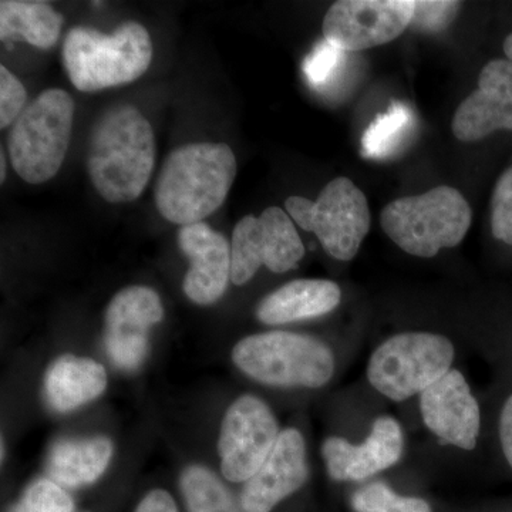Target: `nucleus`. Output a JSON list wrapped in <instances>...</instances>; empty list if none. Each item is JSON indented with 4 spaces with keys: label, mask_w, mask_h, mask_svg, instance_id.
I'll return each instance as SVG.
<instances>
[{
    "label": "nucleus",
    "mask_w": 512,
    "mask_h": 512,
    "mask_svg": "<svg viewBox=\"0 0 512 512\" xmlns=\"http://www.w3.org/2000/svg\"><path fill=\"white\" fill-rule=\"evenodd\" d=\"M309 476L306 446L296 429L282 430L265 463L242 488L244 512H271L301 490Z\"/></svg>",
    "instance_id": "dca6fc26"
},
{
    "label": "nucleus",
    "mask_w": 512,
    "mask_h": 512,
    "mask_svg": "<svg viewBox=\"0 0 512 512\" xmlns=\"http://www.w3.org/2000/svg\"><path fill=\"white\" fill-rule=\"evenodd\" d=\"M285 208L293 222L313 232L323 249L343 262L355 258L372 224L366 195L346 177L330 181L316 201L289 197Z\"/></svg>",
    "instance_id": "6e6552de"
},
{
    "label": "nucleus",
    "mask_w": 512,
    "mask_h": 512,
    "mask_svg": "<svg viewBox=\"0 0 512 512\" xmlns=\"http://www.w3.org/2000/svg\"><path fill=\"white\" fill-rule=\"evenodd\" d=\"M28 93L6 66H0V127L13 126L20 114L26 109Z\"/></svg>",
    "instance_id": "c85d7f7f"
},
{
    "label": "nucleus",
    "mask_w": 512,
    "mask_h": 512,
    "mask_svg": "<svg viewBox=\"0 0 512 512\" xmlns=\"http://www.w3.org/2000/svg\"><path fill=\"white\" fill-rule=\"evenodd\" d=\"M413 0H340L323 18V37L345 52L386 45L409 28Z\"/></svg>",
    "instance_id": "9b49d317"
},
{
    "label": "nucleus",
    "mask_w": 512,
    "mask_h": 512,
    "mask_svg": "<svg viewBox=\"0 0 512 512\" xmlns=\"http://www.w3.org/2000/svg\"><path fill=\"white\" fill-rule=\"evenodd\" d=\"M493 235L512 247V168L505 171L494 188L491 200Z\"/></svg>",
    "instance_id": "cd10ccee"
},
{
    "label": "nucleus",
    "mask_w": 512,
    "mask_h": 512,
    "mask_svg": "<svg viewBox=\"0 0 512 512\" xmlns=\"http://www.w3.org/2000/svg\"><path fill=\"white\" fill-rule=\"evenodd\" d=\"M153 60L150 33L126 22L113 35L77 26L63 43V64L70 82L83 93L123 86L143 76Z\"/></svg>",
    "instance_id": "7ed1b4c3"
},
{
    "label": "nucleus",
    "mask_w": 512,
    "mask_h": 512,
    "mask_svg": "<svg viewBox=\"0 0 512 512\" xmlns=\"http://www.w3.org/2000/svg\"><path fill=\"white\" fill-rule=\"evenodd\" d=\"M348 66V52L328 40L318 43L303 63L306 79L319 92L333 90L343 79Z\"/></svg>",
    "instance_id": "b1692460"
},
{
    "label": "nucleus",
    "mask_w": 512,
    "mask_h": 512,
    "mask_svg": "<svg viewBox=\"0 0 512 512\" xmlns=\"http://www.w3.org/2000/svg\"><path fill=\"white\" fill-rule=\"evenodd\" d=\"M178 245L190 261L184 292L190 301L207 306L220 301L231 281V245L204 222L178 231Z\"/></svg>",
    "instance_id": "f3484780"
},
{
    "label": "nucleus",
    "mask_w": 512,
    "mask_h": 512,
    "mask_svg": "<svg viewBox=\"0 0 512 512\" xmlns=\"http://www.w3.org/2000/svg\"><path fill=\"white\" fill-rule=\"evenodd\" d=\"M463 143L483 140L498 130L512 131V63L491 60L478 77L476 92L458 106L451 124Z\"/></svg>",
    "instance_id": "2eb2a0df"
},
{
    "label": "nucleus",
    "mask_w": 512,
    "mask_h": 512,
    "mask_svg": "<svg viewBox=\"0 0 512 512\" xmlns=\"http://www.w3.org/2000/svg\"><path fill=\"white\" fill-rule=\"evenodd\" d=\"M164 318L163 303L148 286H128L114 295L106 311L104 343L111 362L136 370L148 353V335Z\"/></svg>",
    "instance_id": "f8f14e48"
},
{
    "label": "nucleus",
    "mask_w": 512,
    "mask_h": 512,
    "mask_svg": "<svg viewBox=\"0 0 512 512\" xmlns=\"http://www.w3.org/2000/svg\"><path fill=\"white\" fill-rule=\"evenodd\" d=\"M113 451L107 437L59 441L50 451L47 473L50 480L67 488L93 484L109 467Z\"/></svg>",
    "instance_id": "aec40b11"
},
{
    "label": "nucleus",
    "mask_w": 512,
    "mask_h": 512,
    "mask_svg": "<svg viewBox=\"0 0 512 512\" xmlns=\"http://www.w3.org/2000/svg\"><path fill=\"white\" fill-rule=\"evenodd\" d=\"M64 19L53 6L39 0L0 2V39H23L29 45L49 49L62 32Z\"/></svg>",
    "instance_id": "412c9836"
},
{
    "label": "nucleus",
    "mask_w": 512,
    "mask_h": 512,
    "mask_svg": "<svg viewBox=\"0 0 512 512\" xmlns=\"http://www.w3.org/2000/svg\"><path fill=\"white\" fill-rule=\"evenodd\" d=\"M156 137L133 106H116L96 121L87 151L90 180L107 202L136 201L153 175Z\"/></svg>",
    "instance_id": "f257e3e1"
},
{
    "label": "nucleus",
    "mask_w": 512,
    "mask_h": 512,
    "mask_svg": "<svg viewBox=\"0 0 512 512\" xmlns=\"http://www.w3.org/2000/svg\"><path fill=\"white\" fill-rule=\"evenodd\" d=\"M504 52L505 55H507L508 60H510V62L512 63V33L510 36L507 37V39H505Z\"/></svg>",
    "instance_id": "473e14b6"
},
{
    "label": "nucleus",
    "mask_w": 512,
    "mask_h": 512,
    "mask_svg": "<svg viewBox=\"0 0 512 512\" xmlns=\"http://www.w3.org/2000/svg\"><path fill=\"white\" fill-rule=\"evenodd\" d=\"M342 291L328 279H296L266 295L258 308L256 318L265 325H286L319 318L338 308Z\"/></svg>",
    "instance_id": "a211bd4d"
},
{
    "label": "nucleus",
    "mask_w": 512,
    "mask_h": 512,
    "mask_svg": "<svg viewBox=\"0 0 512 512\" xmlns=\"http://www.w3.org/2000/svg\"><path fill=\"white\" fill-rule=\"evenodd\" d=\"M473 212L456 188L441 187L399 198L380 215L383 231L404 252L433 258L441 249L457 247L466 238Z\"/></svg>",
    "instance_id": "39448f33"
},
{
    "label": "nucleus",
    "mask_w": 512,
    "mask_h": 512,
    "mask_svg": "<svg viewBox=\"0 0 512 512\" xmlns=\"http://www.w3.org/2000/svg\"><path fill=\"white\" fill-rule=\"evenodd\" d=\"M134 512H178V510L170 493L164 490H153L140 501Z\"/></svg>",
    "instance_id": "c756f323"
},
{
    "label": "nucleus",
    "mask_w": 512,
    "mask_h": 512,
    "mask_svg": "<svg viewBox=\"0 0 512 512\" xmlns=\"http://www.w3.org/2000/svg\"><path fill=\"white\" fill-rule=\"evenodd\" d=\"M404 451V434L399 421L382 416L375 420L367 439L360 444L343 437H329L322 457L329 476L336 481H363L396 466Z\"/></svg>",
    "instance_id": "4468645a"
},
{
    "label": "nucleus",
    "mask_w": 512,
    "mask_h": 512,
    "mask_svg": "<svg viewBox=\"0 0 512 512\" xmlns=\"http://www.w3.org/2000/svg\"><path fill=\"white\" fill-rule=\"evenodd\" d=\"M278 421L271 407L252 394L238 397L221 423L218 454L221 473L231 483H247L278 441Z\"/></svg>",
    "instance_id": "9d476101"
},
{
    "label": "nucleus",
    "mask_w": 512,
    "mask_h": 512,
    "mask_svg": "<svg viewBox=\"0 0 512 512\" xmlns=\"http://www.w3.org/2000/svg\"><path fill=\"white\" fill-rule=\"evenodd\" d=\"M237 158L224 143L185 144L167 157L157 178V210L173 224H198L227 200Z\"/></svg>",
    "instance_id": "f03ea898"
},
{
    "label": "nucleus",
    "mask_w": 512,
    "mask_h": 512,
    "mask_svg": "<svg viewBox=\"0 0 512 512\" xmlns=\"http://www.w3.org/2000/svg\"><path fill=\"white\" fill-rule=\"evenodd\" d=\"M416 130L413 111L394 103L386 113L370 123L362 137V153L367 158H389L406 147Z\"/></svg>",
    "instance_id": "4be33fe9"
},
{
    "label": "nucleus",
    "mask_w": 512,
    "mask_h": 512,
    "mask_svg": "<svg viewBox=\"0 0 512 512\" xmlns=\"http://www.w3.org/2000/svg\"><path fill=\"white\" fill-rule=\"evenodd\" d=\"M305 256L298 231L288 212L266 208L259 217L247 215L235 225L231 244V281L248 284L261 266L285 274Z\"/></svg>",
    "instance_id": "1a4fd4ad"
},
{
    "label": "nucleus",
    "mask_w": 512,
    "mask_h": 512,
    "mask_svg": "<svg viewBox=\"0 0 512 512\" xmlns=\"http://www.w3.org/2000/svg\"><path fill=\"white\" fill-rule=\"evenodd\" d=\"M460 2L451 0H420L414 6L409 28L424 33H440L456 20Z\"/></svg>",
    "instance_id": "bb28decb"
},
{
    "label": "nucleus",
    "mask_w": 512,
    "mask_h": 512,
    "mask_svg": "<svg viewBox=\"0 0 512 512\" xmlns=\"http://www.w3.org/2000/svg\"><path fill=\"white\" fill-rule=\"evenodd\" d=\"M180 485L188 512H244L220 478L208 468H185Z\"/></svg>",
    "instance_id": "5701e85b"
},
{
    "label": "nucleus",
    "mask_w": 512,
    "mask_h": 512,
    "mask_svg": "<svg viewBox=\"0 0 512 512\" xmlns=\"http://www.w3.org/2000/svg\"><path fill=\"white\" fill-rule=\"evenodd\" d=\"M450 339L431 332L397 333L384 340L367 363L370 386L392 400L406 402L453 369Z\"/></svg>",
    "instance_id": "0eeeda50"
},
{
    "label": "nucleus",
    "mask_w": 512,
    "mask_h": 512,
    "mask_svg": "<svg viewBox=\"0 0 512 512\" xmlns=\"http://www.w3.org/2000/svg\"><path fill=\"white\" fill-rule=\"evenodd\" d=\"M73 121V97L62 89L45 90L23 110L8 137L10 163L23 181L43 184L59 173Z\"/></svg>",
    "instance_id": "423d86ee"
},
{
    "label": "nucleus",
    "mask_w": 512,
    "mask_h": 512,
    "mask_svg": "<svg viewBox=\"0 0 512 512\" xmlns=\"http://www.w3.org/2000/svg\"><path fill=\"white\" fill-rule=\"evenodd\" d=\"M107 387L103 365L89 357L60 356L47 370L45 396L47 403L59 413L72 412L92 402Z\"/></svg>",
    "instance_id": "6ab92c4d"
},
{
    "label": "nucleus",
    "mask_w": 512,
    "mask_h": 512,
    "mask_svg": "<svg viewBox=\"0 0 512 512\" xmlns=\"http://www.w3.org/2000/svg\"><path fill=\"white\" fill-rule=\"evenodd\" d=\"M6 180V156L5 151L0 150V183Z\"/></svg>",
    "instance_id": "2f4dec72"
},
{
    "label": "nucleus",
    "mask_w": 512,
    "mask_h": 512,
    "mask_svg": "<svg viewBox=\"0 0 512 512\" xmlns=\"http://www.w3.org/2000/svg\"><path fill=\"white\" fill-rule=\"evenodd\" d=\"M500 440L504 456L512 468V394L508 397L500 417Z\"/></svg>",
    "instance_id": "7c9ffc66"
},
{
    "label": "nucleus",
    "mask_w": 512,
    "mask_h": 512,
    "mask_svg": "<svg viewBox=\"0 0 512 512\" xmlns=\"http://www.w3.org/2000/svg\"><path fill=\"white\" fill-rule=\"evenodd\" d=\"M420 413L427 429L444 446L471 451L481 429L480 406L463 373L451 369L420 394Z\"/></svg>",
    "instance_id": "ddd939ff"
},
{
    "label": "nucleus",
    "mask_w": 512,
    "mask_h": 512,
    "mask_svg": "<svg viewBox=\"0 0 512 512\" xmlns=\"http://www.w3.org/2000/svg\"><path fill=\"white\" fill-rule=\"evenodd\" d=\"M232 360L241 372L286 389H320L335 375V355L322 340L301 333L272 330L239 340Z\"/></svg>",
    "instance_id": "20e7f679"
},
{
    "label": "nucleus",
    "mask_w": 512,
    "mask_h": 512,
    "mask_svg": "<svg viewBox=\"0 0 512 512\" xmlns=\"http://www.w3.org/2000/svg\"><path fill=\"white\" fill-rule=\"evenodd\" d=\"M352 507L356 512H431L423 498L403 497L382 481L359 488L353 494Z\"/></svg>",
    "instance_id": "393cba45"
},
{
    "label": "nucleus",
    "mask_w": 512,
    "mask_h": 512,
    "mask_svg": "<svg viewBox=\"0 0 512 512\" xmlns=\"http://www.w3.org/2000/svg\"><path fill=\"white\" fill-rule=\"evenodd\" d=\"M5 457V441H2V458Z\"/></svg>",
    "instance_id": "72a5a7b5"
},
{
    "label": "nucleus",
    "mask_w": 512,
    "mask_h": 512,
    "mask_svg": "<svg viewBox=\"0 0 512 512\" xmlns=\"http://www.w3.org/2000/svg\"><path fill=\"white\" fill-rule=\"evenodd\" d=\"M74 504L62 485L49 478L35 481L10 512H73Z\"/></svg>",
    "instance_id": "a878e982"
}]
</instances>
